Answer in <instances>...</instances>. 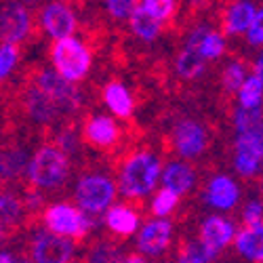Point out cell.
<instances>
[{
	"label": "cell",
	"mask_w": 263,
	"mask_h": 263,
	"mask_svg": "<svg viewBox=\"0 0 263 263\" xmlns=\"http://www.w3.org/2000/svg\"><path fill=\"white\" fill-rule=\"evenodd\" d=\"M107 166L116 175V187L128 202H139L154 192L162 173V152H156L152 141L137 137L116 156L107 158Z\"/></svg>",
	"instance_id": "6da1fadb"
},
{
	"label": "cell",
	"mask_w": 263,
	"mask_h": 263,
	"mask_svg": "<svg viewBox=\"0 0 263 263\" xmlns=\"http://www.w3.org/2000/svg\"><path fill=\"white\" fill-rule=\"evenodd\" d=\"M78 133H80V141L84 147L97 152V154H103L105 158L116 156L130 141L141 137L135 122L122 126L112 116L93 112V107H84L80 112Z\"/></svg>",
	"instance_id": "7a4b0ae2"
},
{
	"label": "cell",
	"mask_w": 263,
	"mask_h": 263,
	"mask_svg": "<svg viewBox=\"0 0 263 263\" xmlns=\"http://www.w3.org/2000/svg\"><path fill=\"white\" fill-rule=\"evenodd\" d=\"M72 173H74V166H72L70 158L65 156L59 147L45 141L32 152L24 183L28 187L40 192L42 196H47V192L61 190L70 181Z\"/></svg>",
	"instance_id": "3957f363"
},
{
	"label": "cell",
	"mask_w": 263,
	"mask_h": 263,
	"mask_svg": "<svg viewBox=\"0 0 263 263\" xmlns=\"http://www.w3.org/2000/svg\"><path fill=\"white\" fill-rule=\"evenodd\" d=\"M21 74L30 78L42 93L55 101L63 118H78L80 112L86 107V93H82L84 89H80L78 84L63 80L51 65L34 61V63H28L21 70Z\"/></svg>",
	"instance_id": "277c9868"
},
{
	"label": "cell",
	"mask_w": 263,
	"mask_h": 263,
	"mask_svg": "<svg viewBox=\"0 0 263 263\" xmlns=\"http://www.w3.org/2000/svg\"><path fill=\"white\" fill-rule=\"evenodd\" d=\"M80 177L74 187V198L82 213L101 215L114 204L118 187L112 173L101 168L99 162L89 160L80 171Z\"/></svg>",
	"instance_id": "5b68a950"
},
{
	"label": "cell",
	"mask_w": 263,
	"mask_h": 263,
	"mask_svg": "<svg viewBox=\"0 0 263 263\" xmlns=\"http://www.w3.org/2000/svg\"><path fill=\"white\" fill-rule=\"evenodd\" d=\"M211 124L200 118H177L173 126L160 137V145L164 154H177L185 160H198L213 143Z\"/></svg>",
	"instance_id": "8992f818"
},
{
	"label": "cell",
	"mask_w": 263,
	"mask_h": 263,
	"mask_svg": "<svg viewBox=\"0 0 263 263\" xmlns=\"http://www.w3.org/2000/svg\"><path fill=\"white\" fill-rule=\"evenodd\" d=\"M38 17L24 0H0V42L28 49L38 34Z\"/></svg>",
	"instance_id": "52a82bcc"
},
{
	"label": "cell",
	"mask_w": 263,
	"mask_h": 263,
	"mask_svg": "<svg viewBox=\"0 0 263 263\" xmlns=\"http://www.w3.org/2000/svg\"><path fill=\"white\" fill-rule=\"evenodd\" d=\"M53 65L51 68L72 84L82 82L91 74L93 68V51L82 38L70 36L63 40H55L49 51Z\"/></svg>",
	"instance_id": "ba28073f"
},
{
	"label": "cell",
	"mask_w": 263,
	"mask_h": 263,
	"mask_svg": "<svg viewBox=\"0 0 263 263\" xmlns=\"http://www.w3.org/2000/svg\"><path fill=\"white\" fill-rule=\"evenodd\" d=\"M30 232H32V236L28 238L24 253L34 263H76L78 247L70 238L51 234L40 228H34Z\"/></svg>",
	"instance_id": "9c48e42d"
},
{
	"label": "cell",
	"mask_w": 263,
	"mask_h": 263,
	"mask_svg": "<svg viewBox=\"0 0 263 263\" xmlns=\"http://www.w3.org/2000/svg\"><path fill=\"white\" fill-rule=\"evenodd\" d=\"M40 223L51 234L70 238L76 247L86 242V236L82 232V211L76 209L72 202L47 204L40 215Z\"/></svg>",
	"instance_id": "30bf717a"
},
{
	"label": "cell",
	"mask_w": 263,
	"mask_h": 263,
	"mask_svg": "<svg viewBox=\"0 0 263 263\" xmlns=\"http://www.w3.org/2000/svg\"><path fill=\"white\" fill-rule=\"evenodd\" d=\"M38 26L49 38L63 40L76 34L78 17H76V11L65 0H49L38 13Z\"/></svg>",
	"instance_id": "8fae6325"
},
{
	"label": "cell",
	"mask_w": 263,
	"mask_h": 263,
	"mask_svg": "<svg viewBox=\"0 0 263 263\" xmlns=\"http://www.w3.org/2000/svg\"><path fill=\"white\" fill-rule=\"evenodd\" d=\"M263 162V137L259 133L236 135L234 141V168L242 179H259Z\"/></svg>",
	"instance_id": "7c38bea8"
},
{
	"label": "cell",
	"mask_w": 263,
	"mask_h": 263,
	"mask_svg": "<svg viewBox=\"0 0 263 263\" xmlns=\"http://www.w3.org/2000/svg\"><path fill=\"white\" fill-rule=\"evenodd\" d=\"M236 226L234 221H230L228 217L221 215H209L198 228V240L202 242V247L209 251V255L213 259L219 257L228 245H232V240L236 236Z\"/></svg>",
	"instance_id": "4fadbf2b"
},
{
	"label": "cell",
	"mask_w": 263,
	"mask_h": 263,
	"mask_svg": "<svg viewBox=\"0 0 263 263\" xmlns=\"http://www.w3.org/2000/svg\"><path fill=\"white\" fill-rule=\"evenodd\" d=\"M173 232H175V223L171 219H149L141 228L137 238L139 253L149 257H158L166 253L173 245Z\"/></svg>",
	"instance_id": "5bb4252c"
},
{
	"label": "cell",
	"mask_w": 263,
	"mask_h": 263,
	"mask_svg": "<svg viewBox=\"0 0 263 263\" xmlns=\"http://www.w3.org/2000/svg\"><path fill=\"white\" fill-rule=\"evenodd\" d=\"M99 99L103 101V105L112 112L114 116L126 120L128 124L133 122V114L137 109V99L133 97L130 89L118 78H109L103 82V86L99 89Z\"/></svg>",
	"instance_id": "9a60e30c"
},
{
	"label": "cell",
	"mask_w": 263,
	"mask_h": 263,
	"mask_svg": "<svg viewBox=\"0 0 263 263\" xmlns=\"http://www.w3.org/2000/svg\"><path fill=\"white\" fill-rule=\"evenodd\" d=\"M202 198L209 206L219 211H234L240 200V185L223 173H215L204 183Z\"/></svg>",
	"instance_id": "2e32d148"
},
{
	"label": "cell",
	"mask_w": 263,
	"mask_h": 263,
	"mask_svg": "<svg viewBox=\"0 0 263 263\" xmlns=\"http://www.w3.org/2000/svg\"><path fill=\"white\" fill-rule=\"evenodd\" d=\"M139 221H141V213L130 202L112 204L105 211V230L118 242H124V240L133 236L139 230Z\"/></svg>",
	"instance_id": "e0dca14e"
},
{
	"label": "cell",
	"mask_w": 263,
	"mask_h": 263,
	"mask_svg": "<svg viewBox=\"0 0 263 263\" xmlns=\"http://www.w3.org/2000/svg\"><path fill=\"white\" fill-rule=\"evenodd\" d=\"M122 242H118L116 238H112L107 232H103L101 236L97 234L95 238H89L84 247L82 257L76 259V263H122Z\"/></svg>",
	"instance_id": "ac0fdd59"
},
{
	"label": "cell",
	"mask_w": 263,
	"mask_h": 263,
	"mask_svg": "<svg viewBox=\"0 0 263 263\" xmlns=\"http://www.w3.org/2000/svg\"><path fill=\"white\" fill-rule=\"evenodd\" d=\"M160 179L162 187L171 190L177 196H187L196 185V171L183 160H171L166 162V166H162Z\"/></svg>",
	"instance_id": "d6986e66"
},
{
	"label": "cell",
	"mask_w": 263,
	"mask_h": 263,
	"mask_svg": "<svg viewBox=\"0 0 263 263\" xmlns=\"http://www.w3.org/2000/svg\"><path fill=\"white\" fill-rule=\"evenodd\" d=\"M249 65L251 63H247L245 59H232L221 72V105L228 114H232V109H234L232 99H234L236 91L247 80Z\"/></svg>",
	"instance_id": "ffe728a7"
},
{
	"label": "cell",
	"mask_w": 263,
	"mask_h": 263,
	"mask_svg": "<svg viewBox=\"0 0 263 263\" xmlns=\"http://www.w3.org/2000/svg\"><path fill=\"white\" fill-rule=\"evenodd\" d=\"M164 30L166 28L160 24V21L152 19L141 7H137L133 11V15H130V19H128V32H130V36L141 40V42H145V45L156 42Z\"/></svg>",
	"instance_id": "44dd1931"
},
{
	"label": "cell",
	"mask_w": 263,
	"mask_h": 263,
	"mask_svg": "<svg viewBox=\"0 0 263 263\" xmlns=\"http://www.w3.org/2000/svg\"><path fill=\"white\" fill-rule=\"evenodd\" d=\"M261 232H263V228H240V230H236V236L232 240V242L236 245V251L240 255H245L253 263L263 261Z\"/></svg>",
	"instance_id": "7402d4cb"
},
{
	"label": "cell",
	"mask_w": 263,
	"mask_h": 263,
	"mask_svg": "<svg viewBox=\"0 0 263 263\" xmlns=\"http://www.w3.org/2000/svg\"><path fill=\"white\" fill-rule=\"evenodd\" d=\"M232 124L236 135H245V133H259L263 128V112L261 107L255 109H245V107H236L232 109Z\"/></svg>",
	"instance_id": "603a6c76"
},
{
	"label": "cell",
	"mask_w": 263,
	"mask_h": 263,
	"mask_svg": "<svg viewBox=\"0 0 263 263\" xmlns=\"http://www.w3.org/2000/svg\"><path fill=\"white\" fill-rule=\"evenodd\" d=\"M139 7L152 19L160 21L162 26L175 24V17H177V11H179L177 0H139Z\"/></svg>",
	"instance_id": "cb8c5ba5"
},
{
	"label": "cell",
	"mask_w": 263,
	"mask_h": 263,
	"mask_svg": "<svg viewBox=\"0 0 263 263\" xmlns=\"http://www.w3.org/2000/svg\"><path fill=\"white\" fill-rule=\"evenodd\" d=\"M261 97H263V76L253 74L238 89V107L245 109L261 107Z\"/></svg>",
	"instance_id": "d4e9b609"
},
{
	"label": "cell",
	"mask_w": 263,
	"mask_h": 263,
	"mask_svg": "<svg viewBox=\"0 0 263 263\" xmlns=\"http://www.w3.org/2000/svg\"><path fill=\"white\" fill-rule=\"evenodd\" d=\"M226 51H228L226 36L219 32V30L211 28V30L204 34L202 42H200V55H202L206 61H215V59H219V57H223Z\"/></svg>",
	"instance_id": "484cf974"
},
{
	"label": "cell",
	"mask_w": 263,
	"mask_h": 263,
	"mask_svg": "<svg viewBox=\"0 0 263 263\" xmlns=\"http://www.w3.org/2000/svg\"><path fill=\"white\" fill-rule=\"evenodd\" d=\"M177 204H179V196L173 194L166 187H162V190L156 192L154 200H152V204H149V211L156 219H160V217H166V215L177 211Z\"/></svg>",
	"instance_id": "4316f807"
},
{
	"label": "cell",
	"mask_w": 263,
	"mask_h": 263,
	"mask_svg": "<svg viewBox=\"0 0 263 263\" xmlns=\"http://www.w3.org/2000/svg\"><path fill=\"white\" fill-rule=\"evenodd\" d=\"M242 228H263L261 219V200H249L245 211H242Z\"/></svg>",
	"instance_id": "83f0119b"
},
{
	"label": "cell",
	"mask_w": 263,
	"mask_h": 263,
	"mask_svg": "<svg viewBox=\"0 0 263 263\" xmlns=\"http://www.w3.org/2000/svg\"><path fill=\"white\" fill-rule=\"evenodd\" d=\"M247 40L251 47H261V42H263V13H261V9L257 11L251 28L247 30Z\"/></svg>",
	"instance_id": "f1b7e54d"
},
{
	"label": "cell",
	"mask_w": 263,
	"mask_h": 263,
	"mask_svg": "<svg viewBox=\"0 0 263 263\" xmlns=\"http://www.w3.org/2000/svg\"><path fill=\"white\" fill-rule=\"evenodd\" d=\"M122 263H152V261L141 253H126L122 257Z\"/></svg>",
	"instance_id": "f546056e"
},
{
	"label": "cell",
	"mask_w": 263,
	"mask_h": 263,
	"mask_svg": "<svg viewBox=\"0 0 263 263\" xmlns=\"http://www.w3.org/2000/svg\"><path fill=\"white\" fill-rule=\"evenodd\" d=\"M65 3H68L72 9H82L84 11V7L89 3H93V0H65Z\"/></svg>",
	"instance_id": "4dcf8cb0"
},
{
	"label": "cell",
	"mask_w": 263,
	"mask_h": 263,
	"mask_svg": "<svg viewBox=\"0 0 263 263\" xmlns=\"http://www.w3.org/2000/svg\"><path fill=\"white\" fill-rule=\"evenodd\" d=\"M13 263H34V261H32L24 251H21L19 255H15V257H13Z\"/></svg>",
	"instance_id": "1f68e13d"
},
{
	"label": "cell",
	"mask_w": 263,
	"mask_h": 263,
	"mask_svg": "<svg viewBox=\"0 0 263 263\" xmlns=\"http://www.w3.org/2000/svg\"><path fill=\"white\" fill-rule=\"evenodd\" d=\"M9 240H11V238H9V234H7L5 230H3V226H0V245H5V242H9Z\"/></svg>",
	"instance_id": "d6a6232c"
}]
</instances>
